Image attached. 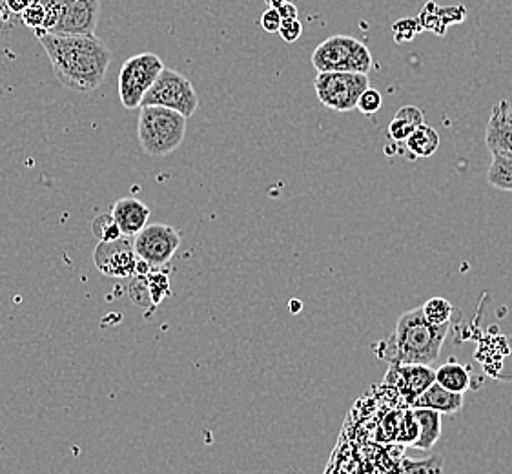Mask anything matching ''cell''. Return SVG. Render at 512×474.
<instances>
[{"label": "cell", "instance_id": "1", "mask_svg": "<svg viewBox=\"0 0 512 474\" xmlns=\"http://www.w3.org/2000/svg\"><path fill=\"white\" fill-rule=\"evenodd\" d=\"M57 81L73 92L90 93L104 83L112 52L95 35H61L37 30Z\"/></svg>", "mask_w": 512, "mask_h": 474}, {"label": "cell", "instance_id": "2", "mask_svg": "<svg viewBox=\"0 0 512 474\" xmlns=\"http://www.w3.org/2000/svg\"><path fill=\"white\" fill-rule=\"evenodd\" d=\"M449 329L451 323L441 327L431 325L423 318L421 307L410 310L401 316L389 338L374 345V352L379 360L387 361L390 365H432L440 358Z\"/></svg>", "mask_w": 512, "mask_h": 474}, {"label": "cell", "instance_id": "3", "mask_svg": "<svg viewBox=\"0 0 512 474\" xmlns=\"http://www.w3.org/2000/svg\"><path fill=\"white\" fill-rule=\"evenodd\" d=\"M185 115L163 106H141L137 135L144 154L164 157L175 152L186 135Z\"/></svg>", "mask_w": 512, "mask_h": 474}, {"label": "cell", "instance_id": "4", "mask_svg": "<svg viewBox=\"0 0 512 474\" xmlns=\"http://www.w3.org/2000/svg\"><path fill=\"white\" fill-rule=\"evenodd\" d=\"M44 8L42 31L61 35H93L99 21V0H39Z\"/></svg>", "mask_w": 512, "mask_h": 474}, {"label": "cell", "instance_id": "5", "mask_svg": "<svg viewBox=\"0 0 512 474\" xmlns=\"http://www.w3.org/2000/svg\"><path fill=\"white\" fill-rule=\"evenodd\" d=\"M312 64L318 73L349 72L369 75L374 61L367 44L350 35H334L321 42L314 50Z\"/></svg>", "mask_w": 512, "mask_h": 474}, {"label": "cell", "instance_id": "6", "mask_svg": "<svg viewBox=\"0 0 512 474\" xmlns=\"http://www.w3.org/2000/svg\"><path fill=\"white\" fill-rule=\"evenodd\" d=\"M369 86V75L365 73L319 72L314 81L319 103L339 114L356 110L359 95Z\"/></svg>", "mask_w": 512, "mask_h": 474}, {"label": "cell", "instance_id": "7", "mask_svg": "<svg viewBox=\"0 0 512 474\" xmlns=\"http://www.w3.org/2000/svg\"><path fill=\"white\" fill-rule=\"evenodd\" d=\"M141 106H163L185 115L188 119L199 106V95L195 92L194 84L185 75L164 68L144 95Z\"/></svg>", "mask_w": 512, "mask_h": 474}, {"label": "cell", "instance_id": "8", "mask_svg": "<svg viewBox=\"0 0 512 474\" xmlns=\"http://www.w3.org/2000/svg\"><path fill=\"white\" fill-rule=\"evenodd\" d=\"M163 70V61L155 53H139L124 62L119 72V97L126 110L141 108L144 95Z\"/></svg>", "mask_w": 512, "mask_h": 474}, {"label": "cell", "instance_id": "9", "mask_svg": "<svg viewBox=\"0 0 512 474\" xmlns=\"http://www.w3.org/2000/svg\"><path fill=\"white\" fill-rule=\"evenodd\" d=\"M179 247L181 234L174 227L163 223L146 225L134 239L135 254L148 267L168 265Z\"/></svg>", "mask_w": 512, "mask_h": 474}, {"label": "cell", "instance_id": "10", "mask_svg": "<svg viewBox=\"0 0 512 474\" xmlns=\"http://www.w3.org/2000/svg\"><path fill=\"white\" fill-rule=\"evenodd\" d=\"M93 263L104 276L110 278H132L135 274H141V259L135 254L134 241H130V237L121 236L99 243L93 252Z\"/></svg>", "mask_w": 512, "mask_h": 474}, {"label": "cell", "instance_id": "11", "mask_svg": "<svg viewBox=\"0 0 512 474\" xmlns=\"http://www.w3.org/2000/svg\"><path fill=\"white\" fill-rule=\"evenodd\" d=\"M436 382V371L431 365H418V363H409V365H390L389 372L385 376V383L392 385L401 396L409 402L421 396L423 392Z\"/></svg>", "mask_w": 512, "mask_h": 474}, {"label": "cell", "instance_id": "12", "mask_svg": "<svg viewBox=\"0 0 512 474\" xmlns=\"http://www.w3.org/2000/svg\"><path fill=\"white\" fill-rule=\"evenodd\" d=\"M485 145L491 154L512 155V104L505 99L492 106L485 130Z\"/></svg>", "mask_w": 512, "mask_h": 474}, {"label": "cell", "instance_id": "13", "mask_svg": "<svg viewBox=\"0 0 512 474\" xmlns=\"http://www.w3.org/2000/svg\"><path fill=\"white\" fill-rule=\"evenodd\" d=\"M110 214L124 237H135L148 225L150 208L139 199L124 197L113 203Z\"/></svg>", "mask_w": 512, "mask_h": 474}, {"label": "cell", "instance_id": "14", "mask_svg": "<svg viewBox=\"0 0 512 474\" xmlns=\"http://www.w3.org/2000/svg\"><path fill=\"white\" fill-rule=\"evenodd\" d=\"M410 407L432 409L440 414H456L460 413L461 407H463V394L447 391L434 382L427 391L414 400Z\"/></svg>", "mask_w": 512, "mask_h": 474}, {"label": "cell", "instance_id": "15", "mask_svg": "<svg viewBox=\"0 0 512 474\" xmlns=\"http://www.w3.org/2000/svg\"><path fill=\"white\" fill-rule=\"evenodd\" d=\"M412 413L418 423V436L412 447L420 451H431L441 438V414L421 407H412Z\"/></svg>", "mask_w": 512, "mask_h": 474}, {"label": "cell", "instance_id": "16", "mask_svg": "<svg viewBox=\"0 0 512 474\" xmlns=\"http://www.w3.org/2000/svg\"><path fill=\"white\" fill-rule=\"evenodd\" d=\"M440 146V135L438 132L431 128L429 124H420L412 134L409 135V139L405 141V148L409 150V154L414 159H425V157H431L436 154Z\"/></svg>", "mask_w": 512, "mask_h": 474}, {"label": "cell", "instance_id": "17", "mask_svg": "<svg viewBox=\"0 0 512 474\" xmlns=\"http://www.w3.org/2000/svg\"><path fill=\"white\" fill-rule=\"evenodd\" d=\"M436 383L447 391L465 394L471 387V374L458 361H447L436 369Z\"/></svg>", "mask_w": 512, "mask_h": 474}, {"label": "cell", "instance_id": "18", "mask_svg": "<svg viewBox=\"0 0 512 474\" xmlns=\"http://www.w3.org/2000/svg\"><path fill=\"white\" fill-rule=\"evenodd\" d=\"M423 124V112L418 106H403L396 117L390 121L389 137L394 143H405L409 135Z\"/></svg>", "mask_w": 512, "mask_h": 474}, {"label": "cell", "instance_id": "19", "mask_svg": "<svg viewBox=\"0 0 512 474\" xmlns=\"http://www.w3.org/2000/svg\"><path fill=\"white\" fill-rule=\"evenodd\" d=\"M487 181L496 190L512 192L511 154H492L491 166L487 170Z\"/></svg>", "mask_w": 512, "mask_h": 474}, {"label": "cell", "instance_id": "20", "mask_svg": "<svg viewBox=\"0 0 512 474\" xmlns=\"http://www.w3.org/2000/svg\"><path fill=\"white\" fill-rule=\"evenodd\" d=\"M421 312H423V318L429 321L431 325L441 327V325L451 323L452 303L445 298H431L423 303Z\"/></svg>", "mask_w": 512, "mask_h": 474}, {"label": "cell", "instance_id": "21", "mask_svg": "<svg viewBox=\"0 0 512 474\" xmlns=\"http://www.w3.org/2000/svg\"><path fill=\"white\" fill-rule=\"evenodd\" d=\"M443 460L438 456H431L427 460H410L405 458L400 464L398 474H441Z\"/></svg>", "mask_w": 512, "mask_h": 474}, {"label": "cell", "instance_id": "22", "mask_svg": "<svg viewBox=\"0 0 512 474\" xmlns=\"http://www.w3.org/2000/svg\"><path fill=\"white\" fill-rule=\"evenodd\" d=\"M93 236L99 239V243H106V241H113L123 236L121 230L117 227V223L113 221L112 214H101L95 217L92 223Z\"/></svg>", "mask_w": 512, "mask_h": 474}, {"label": "cell", "instance_id": "23", "mask_svg": "<svg viewBox=\"0 0 512 474\" xmlns=\"http://www.w3.org/2000/svg\"><path fill=\"white\" fill-rule=\"evenodd\" d=\"M383 106V97L376 88L369 86L365 92L359 95L358 104H356V110H359L363 115H374L378 114Z\"/></svg>", "mask_w": 512, "mask_h": 474}, {"label": "cell", "instance_id": "24", "mask_svg": "<svg viewBox=\"0 0 512 474\" xmlns=\"http://www.w3.org/2000/svg\"><path fill=\"white\" fill-rule=\"evenodd\" d=\"M416 436H418V423H416L414 413L409 411V413H405L403 420H401L398 440L405 442V444L412 445L414 444V440H416Z\"/></svg>", "mask_w": 512, "mask_h": 474}, {"label": "cell", "instance_id": "25", "mask_svg": "<svg viewBox=\"0 0 512 474\" xmlns=\"http://www.w3.org/2000/svg\"><path fill=\"white\" fill-rule=\"evenodd\" d=\"M44 17H46V13H44V8L39 0L31 2L30 6L22 11V21L26 22L33 30H41Z\"/></svg>", "mask_w": 512, "mask_h": 474}, {"label": "cell", "instance_id": "26", "mask_svg": "<svg viewBox=\"0 0 512 474\" xmlns=\"http://www.w3.org/2000/svg\"><path fill=\"white\" fill-rule=\"evenodd\" d=\"M279 37L283 41L292 44V42L299 41V37L303 35V24L299 22V19H292V21L281 22V28H279Z\"/></svg>", "mask_w": 512, "mask_h": 474}, {"label": "cell", "instance_id": "27", "mask_svg": "<svg viewBox=\"0 0 512 474\" xmlns=\"http://www.w3.org/2000/svg\"><path fill=\"white\" fill-rule=\"evenodd\" d=\"M281 15H279V11L276 8H268L263 15H261V28L267 31V33H277L279 28H281Z\"/></svg>", "mask_w": 512, "mask_h": 474}, {"label": "cell", "instance_id": "28", "mask_svg": "<svg viewBox=\"0 0 512 474\" xmlns=\"http://www.w3.org/2000/svg\"><path fill=\"white\" fill-rule=\"evenodd\" d=\"M277 11H279V15H281V19H283V21H292V19H297V15H299L296 4H292L290 0L285 2L283 6H279Z\"/></svg>", "mask_w": 512, "mask_h": 474}, {"label": "cell", "instance_id": "29", "mask_svg": "<svg viewBox=\"0 0 512 474\" xmlns=\"http://www.w3.org/2000/svg\"><path fill=\"white\" fill-rule=\"evenodd\" d=\"M30 4L31 0H8V6H10L11 10L17 11V13H22Z\"/></svg>", "mask_w": 512, "mask_h": 474}, {"label": "cell", "instance_id": "30", "mask_svg": "<svg viewBox=\"0 0 512 474\" xmlns=\"http://www.w3.org/2000/svg\"><path fill=\"white\" fill-rule=\"evenodd\" d=\"M267 2L268 8H279V6H283L285 2H288V0H265Z\"/></svg>", "mask_w": 512, "mask_h": 474}]
</instances>
